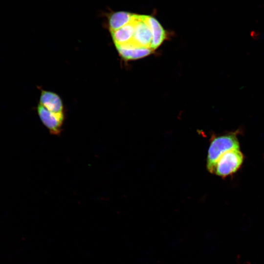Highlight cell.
Returning <instances> with one entry per match:
<instances>
[{"instance_id":"cell-5","label":"cell","mask_w":264,"mask_h":264,"mask_svg":"<svg viewBox=\"0 0 264 264\" xmlns=\"http://www.w3.org/2000/svg\"><path fill=\"white\" fill-rule=\"evenodd\" d=\"M115 46L120 56L126 60L142 58L150 55L153 50L150 48L136 46L130 43Z\"/></svg>"},{"instance_id":"cell-6","label":"cell","mask_w":264,"mask_h":264,"mask_svg":"<svg viewBox=\"0 0 264 264\" xmlns=\"http://www.w3.org/2000/svg\"><path fill=\"white\" fill-rule=\"evenodd\" d=\"M138 16V14H134L130 22L116 30L110 32L115 45L128 44L132 41Z\"/></svg>"},{"instance_id":"cell-1","label":"cell","mask_w":264,"mask_h":264,"mask_svg":"<svg viewBox=\"0 0 264 264\" xmlns=\"http://www.w3.org/2000/svg\"><path fill=\"white\" fill-rule=\"evenodd\" d=\"M240 149L237 132L214 137L208 151L207 168L213 173L215 164L223 154L233 149Z\"/></svg>"},{"instance_id":"cell-4","label":"cell","mask_w":264,"mask_h":264,"mask_svg":"<svg viewBox=\"0 0 264 264\" xmlns=\"http://www.w3.org/2000/svg\"><path fill=\"white\" fill-rule=\"evenodd\" d=\"M38 112L42 123L52 134L60 133L64 119L63 112H52L41 104L38 107Z\"/></svg>"},{"instance_id":"cell-3","label":"cell","mask_w":264,"mask_h":264,"mask_svg":"<svg viewBox=\"0 0 264 264\" xmlns=\"http://www.w3.org/2000/svg\"><path fill=\"white\" fill-rule=\"evenodd\" d=\"M152 33L147 15H138L132 41L129 43L140 47L151 48Z\"/></svg>"},{"instance_id":"cell-2","label":"cell","mask_w":264,"mask_h":264,"mask_svg":"<svg viewBox=\"0 0 264 264\" xmlns=\"http://www.w3.org/2000/svg\"><path fill=\"white\" fill-rule=\"evenodd\" d=\"M243 161V155L240 149L227 151L218 159L213 173L222 177H226L236 173Z\"/></svg>"},{"instance_id":"cell-8","label":"cell","mask_w":264,"mask_h":264,"mask_svg":"<svg viewBox=\"0 0 264 264\" xmlns=\"http://www.w3.org/2000/svg\"><path fill=\"white\" fill-rule=\"evenodd\" d=\"M147 20L152 33L151 48L152 50H154L159 46L165 39L166 31L155 18L147 15Z\"/></svg>"},{"instance_id":"cell-7","label":"cell","mask_w":264,"mask_h":264,"mask_svg":"<svg viewBox=\"0 0 264 264\" xmlns=\"http://www.w3.org/2000/svg\"><path fill=\"white\" fill-rule=\"evenodd\" d=\"M40 101L41 105L52 112H63L62 101L58 95L53 92L42 90Z\"/></svg>"},{"instance_id":"cell-9","label":"cell","mask_w":264,"mask_h":264,"mask_svg":"<svg viewBox=\"0 0 264 264\" xmlns=\"http://www.w3.org/2000/svg\"><path fill=\"white\" fill-rule=\"evenodd\" d=\"M134 14L126 11H118L110 15L109 27L110 32L116 30L130 22Z\"/></svg>"}]
</instances>
